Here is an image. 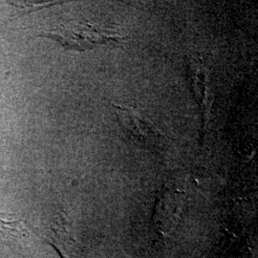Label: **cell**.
Instances as JSON below:
<instances>
[{"mask_svg": "<svg viewBox=\"0 0 258 258\" xmlns=\"http://www.w3.org/2000/svg\"><path fill=\"white\" fill-rule=\"evenodd\" d=\"M40 36L55 40L65 50L76 52H84L102 45L118 44L127 38L116 31L75 21L54 28Z\"/></svg>", "mask_w": 258, "mask_h": 258, "instance_id": "obj_1", "label": "cell"}, {"mask_svg": "<svg viewBox=\"0 0 258 258\" xmlns=\"http://www.w3.org/2000/svg\"><path fill=\"white\" fill-rule=\"evenodd\" d=\"M125 134L139 146L150 149L164 148L165 134L142 112L129 106L113 104Z\"/></svg>", "mask_w": 258, "mask_h": 258, "instance_id": "obj_2", "label": "cell"}, {"mask_svg": "<svg viewBox=\"0 0 258 258\" xmlns=\"http://www.w3.org/2000/svg\"><path fill=\"white\" fill-rule=\"evenodd\" d=\"M190 79L196 102H198L199 108L201 110L203 126L208 117L209 111V74L203 63L192 61L189 65Z\"/></svg>", "mask_w": 258, "mask_h": 258, "instance_id": "obj_3", "label": "cell"}, {"mask_svg": "<svg viewBox=\"0 0 258 258\" xmlns=\"http://www.w3.org/2000/svg\"><path fill=\"white\" fill-rule=\"evenodd\" d=\"M180 207V197L176 194L163 195L157 205V223L165 231H170L173 224L178 222Z\"/></svg>", "mask_w": 258, "mask_h": 258, "instance_id": "obj_4", "label": "cell"}, {"mask_svg": "<svg viewBox=\"0 0 258 258\" xmlns=\"http://www.w3.org/2000/svg\"><path fill=\"white\" fill-rule=\"evenodd\" d=\"M25 228L18 220H5L0 218V240L15 238L24 234Z\"/></svg>", "mask_w": 258, "mask_h": 258, "instance_id": "obj_5", "label": "cell"}]
</instances>
